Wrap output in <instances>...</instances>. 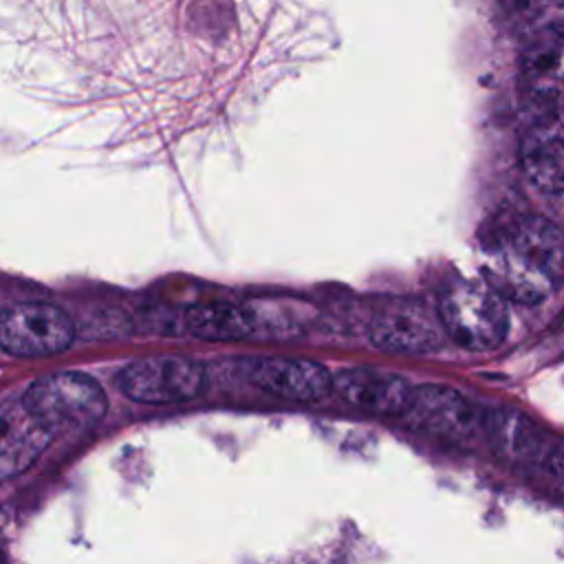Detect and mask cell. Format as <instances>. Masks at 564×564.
<instances>
[{"label":"cell","instance_id":"obj_7","mask_svg":"<svg viewBox=\"0 0 564 564\" xmlns=\"http://www.w3.org/2000/svg\"><path fill=\"white\" fill-rule=\"evenodd\" d=\"M419 427L452 443H471L482 436L485 410L449 386H419L405 410Z\"/></svg>","mask_w":564,"mask_h":564},{"label":"cell","instance_id":"obj_14","mask_svg":"<svg viewBox=\"0 0 564 564\" xmlns=\"http://www.w3.org/2000/svg\"><path fill=\"white\" fill-rule=\"evenodd\" d=\"M185 328L207 341H238L258 330L251 304L200 302L185 311Z\"/></svg>","mask_w":564,"mask_h":564},{"label":"cell","instance_id":"obj_6","mask_svg":"<svg viewBox=\"0 0 564 564\" xmlns=\"http://www.w3.org/2000/svg\"><path fill=\"white\" fill-rule=\"evenodd\" d=\"M75 326L66 311L48 302H18L0 315V346L18 357H46L73 344Z\"/></svg>","mask_w":564,"mask_h":564},{"label":"cell","instance_id":"obj_5","mask_svg":"<svg viewBox=\"0 0 564 564\" xmlns=\"http://www.w3.org/2000/svg\"><path fill=\"white\" fill-rule=\"evenodd\" d=\"M117 386L132 401L181 403L203 392L205 368L178 355L145 357L128 364L117 375Z\"/></svg>","mask_w":564,"mask_h":564},{"label":"cell","instance_id":"obj_10","mask_svg":"<svg viewBox=\"0 0 564 564\" xmlns=\"http://www.w3.org/2000/svg\"><path fill=\"white\" fill-rule=\"evenodd\" d=\"M251 381L280 399L313 403L333 392V372L300 357H264L251 366Z\"/></svg>","mask_w":564,"mask_h":564},{"label":"cell","instance_id":"obj_13","mask_svg":"<svg viewBox=\"0 0 564 564\" xmlns=\"http://www.w3.org/2000/svg\"><path fill=\"white\" fill-rule=\"evenodd\" d=\"M520 73L535 104H551L564 82V29H542L522 37Z\"/></svg>","mask_w":564,"mask_h":564},{"label":"cell","instance_id":"obj_16","mask_svg":"<svg viewBox=\"0 0 564 564\" xmlns=\"http://www.w3.org/2000/svg\"><path fill=\"white\" fill-rule=\"evenodd\" d=\"M560 335L564 337V317H562V324H560Z\"/></svg>","mask_w":564,"mask_h":564},{"label":"cell","instance_id":"obj_8","mask_svg":"<svg viewBox=\"0 0 564 564\" xmlns=\"http://www.w3.org/2000/svg\"><path fill=\"white\" fill-rule=\"evenodd\" d=\"M370 341L390 352L423 355L438 350L445 341L438 313L419 302H394L381 308L368 324Z\"/></svg>","mask_w":564,"mask_h":564},{"label":"cell","instance_id":"obj_3","mask_svg":"<svg viewBox=\"0 0 564 564\" xmlns=\"http://www.w3.org/2000/svg\"><path fill=\"white\" fill-rule=\"evenodd\" d=\"M482 436L507 463L564 480V441L529 414L509 405L487 408Z\"/></svg>","mask_w":564,"mask_h":564},{"label":"cell","instance_id":"obj_15","mask_svg":"<svg viewBox=\"0 0 564 564\" xmlns=\"http://www.w3.org/2000/svg\"><path fill=\"white\" fill-rule=\"evenodd\" d=\"M502 4L522 37L542 29H564V0H502Z\"/></svg>","mask_w":564,"mask_h":564},{"label":"cell","instance_id":"obj_1","mask_svg":"<svg viewBox=\"0 0 564 564\" xmlns=\"http://www.w3.org/2000/svg\"><path fill=\"white\" fill-rule=\"evenodd\" d=\"M487 284L505 300L542 304L564 284V234L544 216H520L487 249Z\"/></svg>","mask_w":564,"mask_h":564},{"label":"cell","instance_id":"obj_4","mask_svg":"<svg viewBox=\"0 0 564 564\" xmlns=\"http://www.w3.org/2000/svg\"><path fill=\"white\" fill-rule=\"evenodd\" d=\"M22 403L53 432L62 427H88L108 410L101 386L90 375L73 370L33 381L24 390Z\"/></svg>","mask_w":564,"mask_h":564},{"label":"cell","instance_id":"obj_2","mask_svg":"<svg viewBox=\"0 0 564 564\" xmlns=\"http://www.w3.org/2000/svg\"><path fill=\"white\" fill-rule=\"evenodd\" d=\"M438 319L456 346L467 350L498 348L509 328L505 297L489 284L458 282L438 300Z\"/></svg>","mask_w":564,"mask_h":564},{"label":"cell","instance_id":"obj_11","mask_svg":"<svg viewBox=\"0 0 564 564\" xmlns=\"http://www.w3.org/2000/svg\"><path fill=\"white\" fill-rule=\"evenodd\" d=\"M412 390L403 377L381 368H346L333 375V392L370 414H405Z\"/></svg>","mask_w":564,"mask_h":564},{"label":"cell","instance_id":"obj_9","mask_svg":"<svg viewBox=\"0 0 564 564\" xmlns=\"http://www.w3.org/2000/svg\"><path fill=\"white\" fill-rule=\"evenodd\" d=\"M520 165L527 181L542 194H564V117L542 112L520 141Z\"/></svg>","mask_w":564,"mask_h":564},{"label":"cell","instance_id":"obj_12","mask_svg":"<svg viewBox=\"0 0 564 564\" xmlns=\"http://www.w3.org/2000/svg\"><path fill=\"white\" fill-rule=\"evenodd\" d=\"M53 430L35 416L22 399L0 405V480L29 469L48 447Z\"/></svg>","mask_w":564,"mask_h":564}]
</instances>
